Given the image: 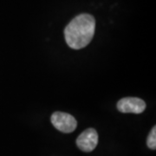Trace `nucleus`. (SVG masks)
<instances>
[{"label": "nucleus", "instance_id": "1", "mask_svg": "<svg viewBox=\"0 0 156 156\" xmlns=\"http://www.w3.org/2000/svg\"><path fill=\"white\" fill-rule=\"evenodd\" d=\"M95 20L89 14H80L71 20L64 30L67 44L74 50L86 47L95 35Z\"/></svg>", "mask_w": 156, "mask_h": 156}, {"label": "nucleus", "instance_id": "2", "mask_svg": "<svg viewBox=\"0 0 156 156\" xmlns=\"http://www.w3.org/2000/svg\"><path fill=\"white\" fill-rule=\"evenodd\" d=\"M53 126L62 133H71L77 126V122L71 115L63 112H55L51 115Z\"/></svg>", "mask_w": 156, "mask_h": 156}, {"label": "nucleus", "instance_id": "3", "mask_svg": "<svg viewBox=\"0 0 156 156\" xmlns=\"http://www.w3.org/2000/svg\"><path fill=\"white\" fill-rule=\"evenodd\" d=\"M117 108L122 113L140 114L146 109V103L137 97H125L117 102Z\"/></svg>", "mask_w": 156, "mask_h": 156}, {"label": "nucleus", "instance_id": "4", "mask_svg": "<svg viewBox=\"0 0 156 156\" xmlns=\"http://www.w3.org/2000/svg\"><path fill=\"white\" fill-rule=\"evenodd\" d=\"M98 144V134L94 128L85 130L78 136L76 145L83 152H91L95 149Z\"/></svg>", "mask_w": 156, "mask_h": 156}, {"label": "nucleus", "instance_id": "5", "mask_svg": "<svg viewBox=\"0 0 156 156\" xmlns=\"http://www.w3.org/2000/svg\"><path fill=\"white\" fill-rule=\"evenodd\" d=\"M147 146L150 149L154 150L156 148V128L154 127L147 137Z\"/></svg>", "mask_w": 156, "mask_h": 156}]
</instances>
